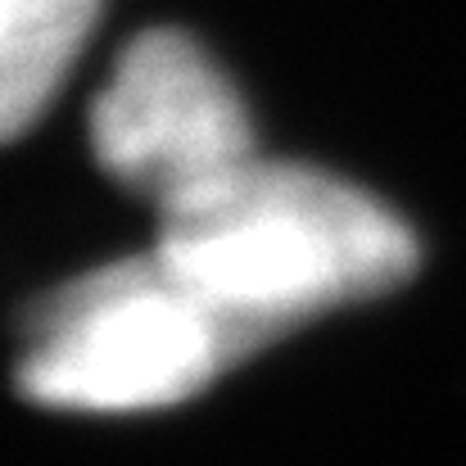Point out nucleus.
<instances>
[{
  "mask_svg": "<svg viewBox=\"0 0 466 466\" xmlns=\"http://www.w3.org/2000/svg\"><path fill=\"white\" fill-rule=\"evenodd\" d=\"M155 249L263 344L417 268L408 222L380 199L321 167L263 158L158 208Z\"/></svg>",
  "mask_w": 466,
  "mask_h": 466,
  "instance_id": "f257e3e1",
  "label": "nucleus"
},
{
  "mask_svg": "<svg viewBox=\"0 0 466 466\" xmlns=\"http://www.w3.org/2000/svg\"><path fill=\"white\" fill-rule=\"evenodd\" d=\"M254 349L263 339L155 249L36 299L14 380L32 403L141 412L199 394Z\"/></svg>",
  "mask_w": 466,
  "mask_h": 466,
  "instance_id": "f03ea898",
  "label": "nucleus"
},
{
  "mask_svg": "<svg viewBox=\"0 0 466 466\" xmlns=\"http://www.w3.org/2000/svg\"><path fill=\"white\" fill-rule=\"evenodd\" d=\"M91 150L158 208L254 158V127L227 73L186 32L137 36L91 105Z\"/></svg>",
  "mask_w": 466,
  "mask_h": 466,
  "instance_id": "7ed1b4c3",
  "label": "nucleus"
},
{
  "mask_svg": "<svg viewBox=\"0 0 466 466\" xmlns=\"http://www.w3.org/2000/svg\"><path fill=\"white\" fill-rule=\"evenodd\" d=\"M96 14L100 0H0V127L9 141L41 118Z\"/></svg>",
  "mask_w": 466,
  "mask_h": 466,
  "instance_id": "20e7f679",
  "label": "nucleus"
}]
</instances>
